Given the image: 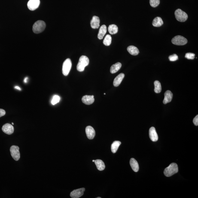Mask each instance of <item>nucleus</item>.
Returning a JSON list of instances; mask_svg holds the SVG:
<instances>
[{
    "instance_id": "obj_1",
    "label": "nucleus",
    "mask_w": 198,
    "mask_h": 198,
    "mask_svg": "<svg viewBox=\"0 0 198 198\" xmlns=\"http://www.w3.org/2000/svg\"><path fill=\"white\" fill-rule=\"evenodd\" d=\"M178 172V165L176 163H172L165 169L164 173L166 176L170 177Z\"/></svg>"
},
{
    "instance_id": "obj_2",
    "label": "nucleus",
    "mask_w": 198,
    "mask_h": 198,
    "mask_svg": "<svg viewBox=\"0 0 198 198\" xmlns=\"http://www.w3.org/2000/svg\"><path fill=\"white\" fill-rule=\"evenodd\" d=\"M89 58L85 56H80L77 66V69L79 72H83L85 68L89 65Z\"/></svg>"
},
{
    "instance_id": "obj_3",
    "label": "nucleus",
    "mask_w": 198,
    "mask_h": 198,
    "mask_svg": "<svg viewBox=\"0 0 198 198\" xmlns=\"http://www.w3.org/2000/svg\"><path fill=\"white\" fill-rule=\"evenodd\" d=\"M46 24L43 21L39 20L36 22L33 26V31L35 34H39L42 32L45 29Z\"/></svg>"
},
{
    "instance_id": "obj_4",
    "label": "nucleus",
    "mask_w": 198,
    "mask_h": 198,
    "mask_svg": "<svg viewBox=\"0 0 198 198\" xmlns=\"http://www.w3.org/2000/svg\"><path fill=\"white\" fill-rule=\"evenodd\" d=\"M175 14L176 19L179 21L181 22L185 21L188 18V16L187 13L180 9H178L176 10Z\"/></svg>"
},
{
    "instance_id": "obj_5",
    "label": "nucleus",
    "mask_w": 198,
    "mask_h": 198,
    "mask_svg": "<svg viewBox=\"0 0 198 198\" xmlns=\"http://www.w3.org/2000/svg\"><path fill=\"white\" fill-rule=\"evenodd\" d=\"M72 67V62L70 59H68L64 62L62 66V72L64 75L67 76L69 74Z\"/></svg>"
},
{
    "instance_id": "obj_6",
    "label": "nucleus",
    "mask_w": 198,
    "mask_h": 198,
    "mask_svg": "<svg viewBox=\"0 0 198 198\" xmlns=\"http://www.w3.org/2000/svg\"><path fill=\"white\" fill-rule=\"evenodd\" d=\"M187 39L181 36L178 35L174 37L172 40V43L175 45L181 46L185 45L187 44Z\"/></svg>"
},
{
    "instance_id": "obj_7",
    "label": "nucleus",
    "mask_w": 198,
    "mask_h": 198,
    "mask_svg": "<svg viewBox=\"0 0 198 198\" xmlns=\"http://www.w3.org/2000/svg\"><path fill=\"white\" fill-rule=\"evenodd\" d=\"M10 152L13 158L16 161H18L20 159V154L19 147L13 145L10 147Z\"/></svg>"
},
{
    "instance_id": "obj_8",
    "label": "nucleus",
    "mask_w": 198,
    "mask_h": 198,
    "mask_svg": "<svg viewBox=\"0 0 198 198\" xmlns=\"http://www.w3.org/2000/svg\"><path fill=\"white\" fill-rule=\"evenodd\" d=\"M40 4V0H29L27 4L28 8L33 11L38 8Z\"/></svg>"
},
{
    "instance_id": "obj_9",
    "label": "nucleus",
    "mask_w": 198,
    "mask_h": 198,
    "mask_svg": "<svg viewBox=\"0 0 198 198\" xmlns=\"http://www.w3.org/2000/svg\"><path fill=\"white\" fill-rule=\"evenodd\" d=\"M85 190L84 188H81L74 190L71 192L70 196L73 198H79L81 197L84 194Z\"/></svg>"
},
{
    "instance_id": "obj_10",
    "label": "nucleus",
    "mask_w": 198,
    "mask_h": 198,
    "mask_svg": "<svg viewBox=\"0 0 198 198\" xmlns=\"http://www.w3.org/2000/svg\"><path fill=\"white\" fill-rule=\"evenodd\" d=\"M2 130L7 134L11 135L14 132V128L11 124L6 123L3 126Z\"/></svg>"
},
{
    "instance_id": "obj_11",
    "label": "nucleus",
    "mask_w": 198,
    "mask_h": 198,
    "mask_svg": "<svg viewBox=\"0 0 198 198\" xmlns=\"http://www.w3.org/2000/svg\"><path fill=\"white\" fill-rule=\"evenodd\" d=\"M86 132L87 138L90 139H93L96 135L94 129L91 126H88L86 127Z\"/></svg>"
},
{
    "instance_id": "obj_12",
    "label": "nucleus",
    "mask_w": 198,
    "mask_h": 198,
    "mask_svg": "<svg viewBox=\"0 0 198 198\" xmlns=\"http://www.w3.org/2000/svg\"><path fill=\"white\" fill-rule=\"evenodd\" d=\"M149 136L150 139L153 142H156L158 139V136L154 127L150 128L149 130Z\"/></svg>"
},
{
    "instance_id": "obj_13",
    "label": "nucleus",
    "mask_w": 198,
    "mask_h": 198,
    "mask_svg": "<svg viewBox=\"0 0 198 198\" xmlns=\"http://www.w3.org/2000/svg\"><path fill=\"white\" fill-rule=\"evenodd\" d=\"M82 101L83 103L87 105H90L93 104L94 101V96H84L82 98Z\"/></svg>"
},
{
    "instance_id": "obj_14",
    "label": "nucleus",
    "mask_w": 198,
    "mask_h": 198,
    "mask_svg": "<svg viewBox=\"0 0 198 198\" xmlns=\"http://www.w3.org/2000/svg\"><path fill=\"white\" fill-rule=\"evenodd\" d=\"M99 18L97 16H94L91 21V26L93 29H97L99 26Z\"/></svg>"
},
{
    "instance_id": "obj_15",
    "label": "nucleus",
    "mask_w": 198,
    "mask_h": 198,
    "mask_svg": "<svg viewBox=\"0 0 198 198\" xmlns=\"http://www.w3.org/2000/svg\"><path fill=\"white\" fill-rule=\"evenodd\" d=\"M173 98V94L172 92L169 90H167L164 93V99L163 103L166 104L171 102Z\"/></svg>"
},
{
    "instance_id": "obj_16",
    "label": "nucleus",
    "mask_w": 198,
    "mask_h": 198,
    "mask_svg": "<svg viewBox=\"0 0 198 198\" xmlns=\"http://www.w3.org/2000/svg\"><path fill=\"white\" fill-rule=\"evenodd\" d=\"M124 74L121 73L116 77L114 81V87H118L120 85L123 79H124Z\"/></svg>"
},
{
    "instance_id": "obj_17",
    "label": "nucleus",
    "mask_w": 198,
    "mask_h": 198,
    "mask_svg": "<svg viewBox=\"0 0 198 198\" xmlns=\"http://www.w3.org/2000/svg\"><path fill=\"white\" fill-rule=\"evenodd\" d=\"M107 32V28L106 26L103 25L101 26L100 28L99 34L98 35V38L100 40L102 39L104 36L106 34Z\"/></svg>"
},
{
    "instance_id": "obj_18",
    "label": "nucleus",
    "mask_w": 198,
    "mask_h": 198,
    "mask_svg": "<svg viewBox=\"0 0 198 198\" xmlns=\"http://www.w3.org/2000/svg\"><path fill=\"white\" fill-rule=\"evenodd\" d=\"M130 164L134 172H137L139 171V167L137 162L134 159L132 158L130 160Z\"/></svg>"
},
{
    "instance_id": "obj_19",
    "label": "nucleus",
    "mask_w": 198,
    "mask_h": 198,
    "mask_svg": "<svg viewBox=\"0 0 198 198\" xmlns=\"http://www.w3.org/2000/svg\"><path fill=\"white\" fill-rule=\"evenodd\" d=\"M127 50L129 53L133 56H137L139 53V50L135 46H129L127 47Z\"/></svg>"
},
{
    "instance_id": "obj_20",
    "label": "nucleus",
    "mask_w": 198,
    "mask_h": 198,
    "mask_svg": "<svg viewBox=\"0 0 198 198\" xmlns=\"http://www.w3.org/2000/svg\"><path fill=\"white\" fill-rule=\"evenodd\" d=\"M121 67L122 64L120 62H117L111 66V69H110V72L112 74L115 73L119 70Z\"/></svg>"
},
{
    "instance_id": "obj_21",
    "label": "nucleus",
    "mask_w": 198,
    "mask_h": 198,
    "mask_svg": "<svg viewBox=\"0 0 198 198\" xmlns=\"http://www.w3.org/2000/svg\"><path fill=\"white\" fill-rule=\"evenodd\" d=\"M94 162L98 170L101 171L104 170L105 169V164L102 160L98 159V160H95Z\"/></svg>"
},
{
    "instance_id": "obj_22",
    "label": "nucleus",
    "mask_w": 198,
    "mask_h": 198,
    "mask_svg": "<svg viewBox=\"0 0 198 198\" xmlns=\"http://www.w3.org/2000/svg\"><path fill=\"white\" fill-rule=\"evenodd\" d=\"M163 24V21L161 18L159 17L154 18L152 22V25L155 27H160Z\"/></svg>"
},
{
    "instance_id": "obj_23",
    "label": "nucleus",
    "mask_w": 198,
    "mask_h": 198,
    "mask_svg": "<svg viewBox=\"0 0 198 198\" xmlns=\"http://www.w3.org/2000/svg\"><path fill=\"white\" fill-rule=\"evenodd\" d=\"M108 31L112 35L117 33L118 31V27L115 24L110 25L108 27Z\"/></svg>"
},
{
    "instance_id": "obj_24",
    "label": "nucleus",
    "mask_w": 198,
    "mask_h": 198,
    "mask_svg": "<svg viewBox=\"0 0 198 198\" xmlns=\"http://www.w3.org/2000/svg\"><path fill=\"white\" fill-rule=\"evenodd\" d=\"M121 144V142L119 141H115L111 145V150L113 153H116Z\"/></svg>"
},
{
    "instance_id": "obj_25",
    "label": "nucleus",
    "mask_w": 198,
    "mask_h": 198,
    "mask_svg": "<svg viewBox=\"0 0 198 198\" xmlns=\"http://www.w3.org/2000/svg\"><path fill=\"white\" fill-rule=\"evenodd\" d=\"M154 92L156 93H160L162 91V86L161 83L159 81L156 80L154 82Z\"/></svg>"
},
{
    "instance_id": "obj_26",
    "label": "nucleus",
    "mask_w": 198,
    "mask_h": 198,
    "mask_svg": "<svg viewBox=\"0 0 198 198\" xmlns=\"http://www.w3.org/2000/svg\"><path fill=\"white\" fill-rule=\"evenodd\" d=\"M112 42V37L109 35L106 36L103 41V44L106 46H109L111 44Z\"/></svg>"
},
{
    "instance_id": "obj_27",
    "label": "nucleus",
    "mask_w": 198,
    "mask_h": 198,
    "mask_svg": "<svg viewBox=\"0 0 198 198\" xmlns=\"http://www.w3.org/2000/svg\"><path fill=\"white\" fill-rule=\"evenodd\" d=\"M150 6L153 7H156L158 6L160 4V0H150Z\"/></svg>"
},
{
    "instance_id": "obj_28",
    "label": "nucleus",
    "mask_w": 198,
    "mask_h": 198,
    "mask_svg": "<svg viewBox=\"0 0 198 198\" xmlns=\"http://www.w3.org/2000/svg\"><path fill=\"white\" fill-rule=\"evenodd\" d=\"M60 100V98L59 96L57 95H55L53 96V99L51 101V104L53 105H56L59 102Z\"/></svg>"
},
{
    "instance_id": "obj_29",
    "label": "nucleus",
    "mask_w": 198,
    "mask_h": 198,
    "mask_svg": "<svg viewBox=\"0 0 198 198\" xmlns=\"http://www.w3.org/2000/svg\"><path fill=\"white\" fill-rule=\"evenodd\" d=\"M195 54L193 53H187L185 56V58L189 59H194Z\"/></svg>"
},
{
    "instance_id": "obj_30",
    "label": "nucleus",
    "mask_w": 198,
    "mask_h": 198,
    "mask_svg": "<svg viewBox=\"0 0 198 198\" xmlns=\"http://www.w3.org/2000/svg\"><path fill=\"white\" fill-rule=\"evenodd\" d=\"M169 59L171 61H175L178 59V56L176 54L171 55L169 56Z\"/></svg>"
},
{
    "instance_id": "obj_31",
    "label": "nucleus",
    "mask_w": 198,
    "mask_h": 198,
    "mask_svg": "<svg viewBox=\"0 0 198 198\" xmlns=\"http://www.w3.org/2000/svg\"><path fill=\"white\" fill-rule=\"evenodd\" d=\"M193 123L196 126H197L198 125V115L196 116L194 118L193 120Z\"/></svg>"
},
{
    "instance_id": "obj_32",
    "label": "nucleus",
    "mask_w": 198,
    "mask_h": 198,
    "mask_svg": "<svg viewBox=\"0 0 198 198\" xmlns=\"http://www.w3.org/2000/svg\"><path fill=\"white\" fill-rule=\"evenodd\" d=\"M6 112L4 110L0 109V117L5 115Z\"/></svg>"
},
{
    "instance_id": "obj_33",
    "label": "nucleus",
    "mask_w": 198,
    "mask_h": 198,
    "mask_svg": "<svg viewBox=\"0 0 198 198\" xmlns=\"http://www.w3.org/2000/svg\"><path fill=\"white\" fill-rule=\"evenodd\" d=\"M15 89H18V90H21V89H20V87H18V86H16V87H15Z\"/></svg>"
},
{
    "instance_id": "obj_34",
    "label": "nucleus",
    "mask_w": 198,
    "mask_h": 198,
    "mask_svg": "<svg viewBox=\"0 0 198 198\" xmlns=\"http://www.w3.org/2000/svg\"><path fill=\"white\" fill-rule=\"evenodd\" d=\"M28 79V77H26V78H25V79H24V81L25 83H26L27 82L26 80Z\"/></svg>"
},
{
    "instance_id": "obj_35",
    "label": "nucleus",
    "mask_w": 198,
    "mask_h": 198,
    "mask_svg": "<svg viewBox=\"0 0 198 198\" xmlns=\"http://www.w3.org/2000/svg\"><path fill=\"white\" fill-rule=\"evenodd\" d=\"M12 124L13 125L14 124V123H12Z\"/></svg>"
},
{
    "instance_id": "obj_36",
    "label": "nucleus",
    "mask_w": 198,
    "mask_h": 198,
    "mask_svg": "<svg viewBox=\"0 0 198 198\" xmlns=\"http://www.w3.org/2000/svg\"><path fill=\"white\" fill-rule=\"evenodd\" d=\"M95 162V160H93V162Z\"/></svg>"
},
{
    "instance_id": "obj_37",
    "label": "nucleus",
    "mask_w": 198,
    "mask_h": 198,
    "mask_svg": "<svg viewBox=\"0 0 198 198\" xmlns=\"http://www.w3.org/2000/svg\"><path fill=\"white\" fill-rule=\"evenodd\" d=\"M101 198V197H97V198Z\"/></svg>"
},
{
    "instance_id": "obj_38",
    "label": "nucleus",
    "mask_w": 198,
    "mask_h": 198,
    "mask_svg": "<svg viewBox=\"0 0 198 198\" xmlns=\"http://www.w3.org/2000/svg\"><path fill=\"white\" fill-rule=\"evenodd\" d=\"M104 95H105V94H105V93H104Z\"/></svg>"
}]
</instances>
